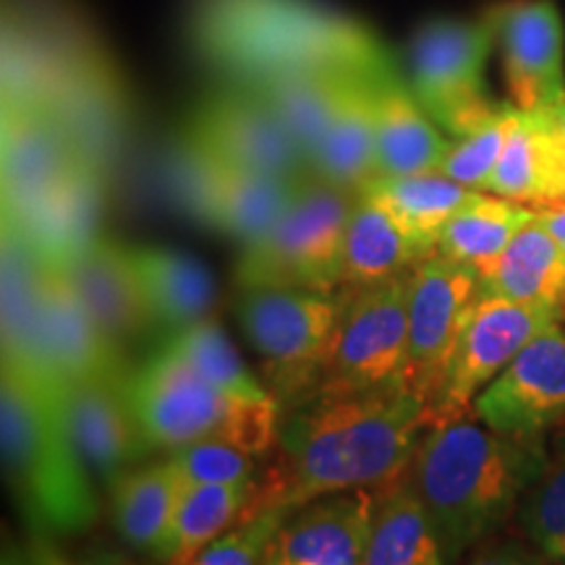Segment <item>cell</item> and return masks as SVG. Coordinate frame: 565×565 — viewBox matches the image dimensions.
<instances>
[{
	"instance_id": "obj_22",
	"label": "cell",
	"mask_w": 565,
	"mask_h": 565,
	"mask_svg": "<svg viewBox=\"0 0 565 565\" xmlns=\"http://www.w3.org/2000/svg\"><path fill=\"white\" fill-rule=\"evenodd\" d=\"M186 490L171 458L124 471L110 484L113 526L139 555L158 563L175 557V515Z\"/></svg>"
},
{
	"instance_id": "obj_14",
	"label": "cell",
	"mask_w": 565,
	"mask_h": 565,
	"mask_svg": "<svg viewBox=\"0 0 565 565\" xmlns=\"http://www.w3.org/2000/svg\"><path fill=\"white\" fill-rule=\"evenodd\" d=\"M505 87L519 110H542L565 92V30L553 0H508L490 9Z\"/></svg>"
},
{
	"instance_id": "obj_28",
	"label": "cell",
	"mask_w": 565,
	"mask_h": 565,
	"mask_svg": "<svg viewBox=\"0 0 565 565\" xmlns=\"http://www.w3.org/2000/svg\"><path fill=\"white\" fill-rule=\"evenodd\" d=\"M482 296L515 303H542L563 309L565 303V252L534 221L524 225L505 246L498 263L482 278Z\"/></svg>"
},
{
	"instance_id": "obj_3",
	"label": "cell",
	"mask_w": 565,
	"mask_h": 565,
	"mask_svg": "<svg viewBox=\"0 0 565 565\" xmlns=\"http://www.w3.org/2000/svg\"><path fill=\"white\" fill-rule=\"evenodd\" d=\"M0 440L6 479L30 532L58 540L95 524L100 500L68 437L58 385L3 362Z\"/></svg>"
},
{
	"instance_id": "obj_7",
	"label": "cell",
	"mask_w": 565,
	"mask_h": 565,
	"mask_svg": "<svg viewBox=\"0 0 565 565\" xmlns=\"http://www.w3.org/2000/svg\"><path fill=\"white\" fill-rule=\"evenodd\" d=\"M408 278L412 273L359 288L343 301L341 322L307 398L398 385L408 345Z\"/></svg>"
},
{
	"instance_id": "obj_2",
	"label": "cell",
	"mask_w": 565,
	"mask_h": 565,
	"mask_svg": "<svg viewBox=\"0 0 565 565\" xmlns=\"http://www.w3.org/2000/svg\"><path fill=\"white\" fill-rule=\"evenodd\" d=\"M545 466L542 437L500 435L466 414L424 435L406 482L456 561L503 524Z\"/></svg>"
},
{
	"instance_id": "obj_6",
	"label": "cell",
	"mask_w": 565,
	"mask_h": 565,
	"mask_svg": "<svg viewBox=\"0 0 565 565\" xmlns=\"http://www.w3.org/2000/svg\"><path fill=\"white\" fill-rule=\"evenodd\" d=\"M494 42L490 19H437L424 24L408 45V87L427 116L454 139L500 110L487 89Z\"/></svg>"
},
{
	"instance_id": "obj_11",
	"label": "cell",
	"mask_w": 565,
	"mask_h": 565,
	"mask_svg": "<svg viewBox=\"0 0 565 565\" xmlns=\"http://www.w3.org/2000/svg\"><path fill=\"white\" fill-rule=\"evenodd\" d=\"M181 131L223 162L246 171L301 179L309 171L307 154L278 121L270 105L244 84L221 82L204 92L189 110Z\"/></svg>"
},
{
	"instance_id": "obj_21",
	"label": "cell",
	"mask_w": 565,
	"mask_h": 565,
	"mask_svg": "<svg viewBox=\"0 0 565 565\" xmlns=\"http://www.w3.org/2000/svg\"><path fill=\"white\" fill-rule=\"evenodd\" d=\"M374 126L377 175L433 173L448 152L450 141L401 79L391 58L380 63L374 76Z\"/></svg>"
},
{
	"instance_id": "obj_43",
	"label": "cell",
	"mask_w": 565,
	"mask_h": 565,
	"mask_svg": "<svg viewBox=\"0 0 565 565\" xmlns=\"http://www.w3.org/2000/svg\"><path fill=\"white\" fill-rule=\"evenodd\" d=\"M278 565H303V563H278Z\"/></svg>"
},
{
	"instance_id": "obj_26",
	"label": "cell",
	"mask_w": 565,
	"mask_h": 565,
	"mask_svg": "<svg viewBox=\"0 0 565 565\" xmlns=\"http://www.w3.org/2000/svg\"><path fill=\"white\" fill-rule=\"evenodd\" d=\"M362 192L372 194L391 212L406 236L412 238L422 259L435 257L445 225L466 202H471L479 194L437 171L414 175H374Z\"/></svg>"
},
{
	"instance_id": "obj_41",
	"label": "cell",
	"mask_w": 565,
	"mask_h": 565,
	"mask_svg": "<svg viewBox=\"0 0 565 565\" xmlns=\"http://www.w3.org/2000/svg\"><path fill=\"white\" fill-rule=\"evenodd\" d=\"M542 110L547 113L550 121H553L557 126V131H561L563 137H565V92H563L561 97H557L553 105H547V108H542Z\"/></svg>"
},
{
	"instance_id": "obj_5",
	"label": "cell",
	"mask_w": 565,
	"mask_h": 565,
	"mask_svg": "<svg viewBox=\"0 0 565 565\" xmlns=\"http://www.w3.org/2000/svg\"><path fill=\"white\" fill-rule=\"evenodd\" d=\"M356 192L307 173L294 202L257 242L242 246L236 286L309 288L330 294L341 282V257Z\"/></svg>"
},
{
	"instance_id": "obj_35",
	"label": "cell",
	"mask_w": 565,
	"mask_h": 565,
	"mask_svg": "<svg viewBox=\"0 0 565 565\" xmlns=\"http://www.w3.org/2000/svg\"><path fill=\"white\" fill-rule=\"evenodd\" d=\"M171 461L186 487L192 484H254V456L221 435H207L173 450Z\"/></svg>"
},
{
	"instance_id": "obj_31",
	"label": "cell",
	"mask_w": 565,
	"mask_h": 565,
	"mask_svg": "<svg viewBox=\"0 0 565 565\" xmlns=\"http://www.w3.org/2000/svg\"><path fill=\"white\" fill-rule=\"evenodd\" d=\"M254 484H192L181 494L175 515V557L181 565L246 519Z\"/></svg>"
},
{
	"instance_id": "obj_12",
	"label": "cell",
	"mask_w": 565,
	"mask_h": 565,
	"mask_svg": "<svg viewBox=\"0 0 565 565\" xmlns=\"http://www.w3.org/2000/svg\"><path fill=\"white\" fill-rule=\"evenodd\" d=\"M134 419L147 450H179L217 433L231 398L186 359L162 345L126 380Z\"/></svg>"
},
{
	"instance_id": "obj_27",
	"label": "cell",
	"mask_w": 565,
	"mask_h": 565,
	"mask_svg": "<svg viewBox=\"0 0 565 565\" xmlns=\"http://www.w3.org/2000/svg\"><path fill=\"white\" fill-rule=\"evenodd\" d=\"M362 63L296 68L286 71V74L267 76L263 82L244 84V87L254 89L270 105L278 121L286 126V131L299 145V150L307 154V160H312L322 134L328 129L330 116L335 110L345 76H349L351 68L362 66Z\"/></svg>"
},
{
	"instance_id": "obj_38",
	"label": "cell",
	"mask_w": 565,
	"mask_h": 565,
	"mask_svg": "<svg viewBox=\"0 0 565 565\" xmlns=\"http://www.w3.org/2000/svg\"><path fill=\"white\" fill-rule=\"evenodd\" d=\"M30 563L32 565H134L129 557L116 553L108 547H92L84 555H66L63 550L53 545L47 536L34 534V542L30 545Z\"/></svg>"
},
{
	"instance_id": "obj_25",
	"label": "cell",
	"mask_w": 565,
	"mask_h": 565,
	"mask_svg": "<svg viewBox=\"0 0 565 565\" xmlns=\"http://www.w3.org/2000/svg\"><path fill=\"white\" fill-rule=\"evenodd\" d=\"M424 263L398 221L372 194L359 192L345 225L341 282L359 288L408 275Z\"/></svg>"
},
{
	"instance_id": "obj_18",
	"label": "cell",
	"mask_w": 565,
	"mask_h": 565,
	"mask_svg": "<svg viewBox=\"0 0 565 565\" xmlns=\"http://www.w3.org/2000/svg\"><path fill=\"white\" fill-rule=\"evenodd\" d=\"M92 168L47 110H3V215Z\"/></svg>"
},
{
	"instance_id": "obj_29",
	"label": "cell",
	"mask_w": 565,
	"mask_h": 565,
	"mask_svg": "<svg viewBox=\"0 0 565 565\" xmlns=\"http://www.w3.org/2000/svg\"><path fill=\"white\" fill-rule=\"evenodd\" d=\"M450 557L433 515L412 490L398 482L377 492L372 534L362 565H448Z\"/></svg>"
},
{
	"instance_id": "obj_13",
	"label": "cell",
	"mask_w": 565,
	"mask_h": 565,
	"mask_svg": "<svg viewBox=\"0 0 565 565\" xmlns=\"http://www.w3.org/2000/svg\"><path fill=\"white\" fill-rule=\"evenodd\" d=\"M471 414L511 437H542L565 422V328L542 330L477 395Z\"/></svg>"
},
{
	"instance_id": "obj_44",
	"label": "cell",
	"mask_w": 565,
	"mask_h": 565,
	"mask_svg": "<svg viewBox=\"0 0 565 565\" xmlns=\"http://www.w3.org/2000/svg\"><path fill=\"white\" fill-rule=\"evenodd\" d=\"M561 312H563V322H565V303H563V309H561Z\"/></svg>"
},
{
	"instance_id": "obj_30",
	"label": "cell",
	"mask_w": 565,
	"mask_h": 565,
	"mask_svg": "<svg viewBox=\"0 0 565 565\" xmlns=\"http://www.w3.org/2000/svg\"><path fill=\"white\" fill-rule=\"evenodd\" d=\"M536 210L505 196L479 192L450 217L437 242V254L450 263L469 267L477 278L498 263L505 246L524 225L534 221Z\"/></svg>"
},
{
	"instance_id": "obj_36",
	"label": "cell",
	"mask_w": 565,
	"mask_h": 565,
	"mask_svg": "<svg viewBox=\"0 0 565 565\" xmlns=\"http://www.w3.org/2000/svg\"><path fill=\"white\" fill-rule=\"evenodd\" d=\"M282 519H286L282 511H265L246 519L181 565H265L267 547Z\"/></svg>"
},
{
	"instance_id": "obj_23",
	"label": "cell",
	"mask_w": 565,
	"mask_h": 565,
	"mask_svg": "<svg viewBox=\"0 0 565 565\" xmlns=\"http://www.w3.org/2000/svg\"><path fill=\"white\" fill-rule=\"evenodd\" d=\"M487 194L534 210L565 204V137L545 110H519Z\"/></svg>"
},
{
	"instance_id": "obj_8",
	"label": "cell",
	"mask_w": 565,
	"mask_h": 565,
	"mask_svg": "<svg viewBox=\"0 0 565 565\" xmlns=\"http://www.w3.org/2000/svg\"><path fill=\"white\" fill-rule=\"evenodd\" d=\"M341 312L343 301L309 288H244L236 301L238 324L265 359L275 387L303 398L312 391Z\"/></svg>"
},
{
	"instance_id": "obj_34",
	"label": "cell",
	"mask_w": 565,
	"mask_h": 565,
	"mask_svg": "<svg viewBox=\"0 0 565 565\" xmlns=\"http://www.w3.org/2000/svg\"><path fill=\"white\" fill-rule=\"evenodd\" d=\"M519 519L529 542L547 561L565 557V450L555 461H547L540 479L529 487L519 503Z\"/></svg>"
},
{
	"instance_id": "obj_15",
	"label": "cell",
	"mask_w": 565,
	"mask_h": 565,
	"mask_svg": "<svg viewBox=\"0 0 565 565\" xmlns=\"http://www.w3.org/2000/svg\"><path fill=\"white\" fill-rule=\"evenodd\" d=\"M129 372L92 374L58 385L71 443L89 475L105 484L116 482L134 461L150 454L129 404Z\"/></svg>"
},
{
	"instance_id": "obj_40",
	"label": "cell",
	"mask_w": 565,
	"mask_h": 565,
	"mask_svg": "<svg viewBox=\"0 0 565 565\" xmlns=\"http://www.w3.org/2000/svg\"><path fill=\"white\" fill-rule=\"evenodd\" d=\"M536 223L545 228L553 242L565 252V204L563 207H550V210H536Z\"/></svg>"
},
{
	"instance_id": "obj_37",
	"label": "cell",
	"mask_w": 565,
	"mask_h": 565,
	"mask_svg": "<svg viewBox=\"0 0 565 565\" xmlns=\"http://www.w3.org/2000/svg\"><path fill=\"white\" fill-rule=\"evenodd\" d=\"M278 401L270 393L254 398H231L215 435L246 450L254 458L267 456L278 440Z\"/></svg>"
},
{
	"instance_id": "obj_32",
	"label": "cell",
	"mask_w": 565,
	"mask_h": 565,
	"mask_svg": "<svg viewBox=\"0 0 565 565\" xmlns=\"http://www.w3.org/2000/svg\"><path fill=\"white\" fill-rule=\"evenodd\" d=\"M162 345L179 353L181 359H186L207 383L215 385L228 398H254V395L267 393L254 380V374L246 370L225 330L217 322H212L210 317L166 335Z\"/></svg>"
},
{
	"instance_id": "obj_42",
	"label": "cell",
	"mask_w": 565,
	"mask_h": 565,
	"mask_svg": "<svg viewBox=\"0 0 565 565\" xmlns=\"http://www.w3.org/2000/svg\"><path fill=\"white\" fill-rule=\"evenodd\" d=\"M3 565H32V563H30V557L24 561V557H21L19 553H13V550H6Z\"/></svg>"
},
{
	"instance_id": "obj_20",
	"label": "cell",
	"mask_w": 565,
	"mask_h": 565,
	"mask_svg": "<svg viewBox=\"0 0 565 565\" xmlns=\"http://www.w3.org/2000/svg\"><path fill=\"white\" fill-rule=\"evenodd\" d=\"M105 189L108 175L82 168L24 210L3 215V225L17 231L47 265L61 267L97 236Z\"/></svg>"
},
{
	"instance_id": "obj_17",
	"label": "cell",
	"mask_w": 565,
	"mask_h": 565,
	"mask_svg": "<svg viewBox=\"0 0 565 565\" xmlns=\"http://www.w3.org/2000/svg\"><path fill=\"white\" fill-rule=\"evenodd\" d=\"M58 270L97 330L116 349L124 351L152 328L131 263V244L97 233Z\"/></svg>"
},
{
	"instance_id": "obj_24",
	"label": "cell",
	"mask_w": 565,
	"mask_h": 565,
	"mask_svg": "<svg viewBox=\"0 0 565 565\" xmlns=\"http://www.w3.org/2000/svg\"><path fill=\"white\" fill-rule=\"evenodd\" d=\"M141 296L152 328L166 335L200 320L215 307V278L192 254L171 246H131Z\"/></svg>"
},
{
	"instance_id": "obj_1",
	"label": "cell",
	"mask_w": 565,
	"mask_h": 565,
	"mask_svg": "<svg viewBox=\"0 0 565 565\" xmlns=\"http://www.w3.org/2000/svg\"><path fill=\"white\" fill-rule=\"evenodd\" d=\"M427 433V408L401 385L299 401L278 461L254 479L246 519L345 490L385 492L404 482Z\"/></svg>"
},
{
	"instance_id": "obj_16",
	"label": "cell",
	"mask_w": 565,
	"mask_h": 565,
	"mask_svg": "<svg viewBox=\"0 0 565 565\" xmlns=\"http://www.w3.org/2000/svg\"><path fill=\"white\" fill-rule=\"evenodd\" d=\"M374 505L377 492L345 490L296 508L275 532L265 565H362Z\"/></svg>"
},
{
	"instance_id": "obj_9",
	"label": "cell",
	"mask_w": 565,
	"mask_h": 565,
	"mask_svg": "<svg viewBox=\"0 0 565 565\" xmlns=\"http://www.w3.org/2000/svg\"><path fill=\"white\" fill-rule=\"evenodd\" d=\"M482 299V282L469 267L435 257L424 259L408 278V345L398 385L429 412L440 393L466 324Z\"/></svg>"
},
{
	"instance_id": "obj_10",
	"label": "cell",
	"mask_w": 565,
	"mask_h": 565,
	"mask_svg": "<svg viewBox=\"0 0 565 565\" xmlns=\"http://www.w3.org/2000/svg\"><path fill=\"white\" fill-rule=\"evenodd\" d=\"M561 309L482 296L456 345L443 387L429 406V429L471 414L477 395L534 341L557 322Z\"/></svg>"
},
{
	"instance_id": "obj_4",
	"label": "cell",
	"mask_w": 565,
	"mask_h": 565,
	"mask_svg": "<svg viewBox=\"0 0 565 565\" xmlns=\"http://www.w3.org/2000/svg\"><path fill=\"white\" fill-rule=\"evenodd\" d=\"M196 42L221 82L231 84L362 63L383 53L364 26L309 0H212L196 24Z\"/></svg>"
},
{
	"instance_id": "obj_33",
	"label": "cell",
	"mask_w": 565,
	"mask_h": 565,
	"mask_svg": "<svg viewBox=\"0 0 565 565\" xmlns=\"http://www.w3.org/2000/svg\"><path fill=\"white\" fill-rule=\"evenodd\" d=\"M515 116H519V108L500 105V110L487 118L484 124H479L475 131H469L466 137L450 139L448 152H445L437 173L448 175V179H454L466 189L487 192L494 168H498L505 152Z\"/></svg>"
},
{
	"instance_id": "obj_19",
	"label": "cell",
	"mask_w": 565,
	"mask_h": 565,
	"mask_svg": "<svg viewBox=\"0 0 565 565\" xmlns=\"http://www.w3.org/2000/svg\"><path fill=\"white\" fill-rule=\"evenodd\" d=\"M385 58L387 53L383 51L377 58L349 71L328 129L309 160V171L317 179L356 194L377 175L374 76Z\"/></svg>"
},
{
	"instance_id": "obj_39",
	"label": "cell",
	"mask_w": 565,
	"mask_h": 565,
	"mask_svg": "<svg viewBox=\"0 0 565 565\" xmlns=\"http://www.w3.org/2000/svg\"><path fill=\"white\" fill-rule=\"evenodd\" d=\"M542 561H547L540 550H529L521 542H498V545L484 547L482 553H477L471 557L469 565H542Z\"/></svg>"
},
{
	"instance_id": "obj_45",
	"label": "cell",
	"mask_w": 565,
	"mask_h": 565,
	"mask_svg": "<svg viewBox=\"0 0 565 565\" xmlns=\"http://www.w3.org/2000/svg\"><path fill=\"white\" fill-rule=\"evenodd\" d=\"M561 563H563V565H565V557H563V561H561Z\"/></svg>"
}]
</instances>
